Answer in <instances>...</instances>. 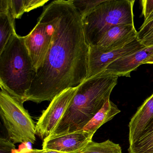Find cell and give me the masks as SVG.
Listing matches in <instances>:
<instances>
[{
  "label": "cell",
  "instance_id": "obj_3",
  "mask_svg": "<svg viewBox=\"0 0 153 153\" xmlns=\"http://www.w3.org/2000/svg\"><path fill=\"white\" fill-rule=\"evenodd\" d=\"M36 75L25 36L15 34L0 52L1 88L24 103Z\"/></svg>",
  "mask_w": 153,
  "mask_h": 153
},
{
  "label": "cell",
  "instance_id": "obj_14",
  "mask_svg": "<svg viewBox=\"0 0 153 153\" xmlns=\"http://www.w3.org/2000/svg\"><path fill=\"white\" fill-rule=\"evenodd\" d=\"M120 112L117 105L109 100L85 126L83 130L94 135L102 125L111 120Z\"/></svg>",
  "mask_w": 153,
  "mask_h": 153
},
{
  "label": "cell",
  "instance_id": "obj_7",
  "mask_svg": "<svg viewBox=\"0 0 153 153\" xmlns=\"http://www.w3.org/2000/svg\"><path fill=\"white\" fill-rule=\"evenodd\" d=\"M78 88V86L68 88L51 101L36 126V135L41 139L44 140L53 131L70 105Z\"/></svg>",
  "mask_w": 153,
  "mask_h": 153
},
{
  "label": "cell",
  "instance_id": "obj_16",
  "mask_svg": "<svg viewBox=\"0 0 153 153\" xmlns=\"http://www.w3.org/2000/svg\"><path fill=\"white\" fill-rule=\"evenodd\" d=\"M81 153H122L120 145L110 140L97 143L90 141Z\"/></svg>",
  "mask_w": 153,
  "mask_h": 153
},
{
  "label": "cell",
  "instance_id": "obj_5",
  "mask_svg": "<svg viewBox=\"0 0 153 153\" xmlns=\"http://www.w3.org/2000/svg\"><path fill=\"white\" fill-rule=\"evenodd\" d=\"M1 88L0 115L10 139L14 144H34L36 126L24 103Z\"/></svg>",
  "mask_w": 153,
  "mask_h": 153
},
{
  "label": "cell",
  "instance_id": "obj_12",
  "mask_svg": "<svg viewBox=\"0 0 153 153\" xmlns=\"http://www.w3.org/2000/svg\"><path fill=\"white\" fill-rule=\"evenodd\" d=\"M153 120V94L149 97L131 119L128 124L129 146L137 141Z\"/></svg>",
  "mask_w": 153,
  "mask_h": 153
},
{
  "label": "cell",
  "instance_id": "obj_6",
  "mask_svg": "<svg viewBox=\"0 0 153 153\" xmlns=\"http://www.w3.org/2000/svg\"><path fill=\"white\" fill-rule=\"evenodd\" d=\"M56 19L54 1L45 7L34 28L25 36V44L36 71L50 49Z\"/></svg>",
  "mask_w": 153,
  "mask_h": 153
},
{
  "label": "cell",
  "instance_id": "obj_19",
  "mask_svg": "<svg viewBox=\"0 0 153 153\" xmlns=\"http://www.w3.org/2000/svg\"><path fill=\"white\" fill-rule=\"evenodd\" d=\"M10 5L16 19H20L26 12L25 0H9Z\"/></svg>",
  "mask_w": 153,
  "mask_h": 153
},
{
  "label": "cell",
  "instance_id": "obj_4",
  "mask_svg": "<svg viewBox=\"0 0 153 153\" xmlns=\"http://www.w3.org/2000/svg\"><path fill=\"white\" fill-rule=\"evenodd\" d=\"M133 0H104L82 19L84 31L89 46H95L111 28L134 24Z\"/></svg>",
  "mask_w": 153,
  "mask_h": 153
},
{
  "label": "cell",
  "instance_id": "obj_22",
  "mask_svg": "<svg viewBox=\"0 0 153 153\" xmlns=\"http://www.w3.org/2000/svg\"><path fill=\"white\" fill-rule=\"evenodd\" d=\"M142 13L144 21L146 20L153 11V0H143L141 1Z\"/></svg>",
  "mask_w": 153,
  "mask_h": 153
},
{
  "label": "cell",
  "instance_id": "obj_26",
  "mask_svg": "<svg viewBox=\"0 0 153 153\" xmlns=\"http://www.w3.org/2000/svg\"><path fill=\"white\" fill-rule=\"evenodd\" d=\"M16 153H23V152H19V151H18L17 150L16 151Z\"/></svg>",
  "mask_w": 153,
  "mask_h": 153
},
{
  "label": "cell",
  "instance_id": "obj_24",
  "mask_svg": "<svg viewBox=\"0 0 153 153\" xmlns=\"http://www.w3.org/2000/svg\"><path fill=\"white\" fill-rule=\"evenodd\" d=\"M152 20H153V11L152 13H151V15L149 16L148 18L146 20H145V21H144V23L142 24V25H146V24L148 23L149 22H150V21H152Z\"/></svg>",
  "mask_w": 153,
  "mask_h": 153
},
{
  "label": "cell",
  "instance_id": "obj_20",
  "mask_svg": "<svg viewBox=\"0 0 153 153\" xmlns=\"http://www.w3.org/2000/svg\"><path fill=\"white\" fill-rule=\"evenodd\" d=\"M15 144L10 139L0 138V153H16Z\"/></svg>",
  "mask_w": 153,
  "mask_h": 153
},
{
  "label": "cell",
  "instance_id": "obj_8",
  "mask_svg": "<svg viewBox=\"0 0 153 153\" xmlns=\"http://www.w3.org/2000/svg\"><path fill=\"white\" fill-rule=\"evenodd\" d=\"M145 47L137 38L124 46L113 50H106L98 46H89L87 79L103 72L116 60L135 53Z\"/></svg>",
  "mask_w": 153,
  "mask_h": 153
},
{
  "label": "cell",
  "instance_id": "obj_2",
  "mask_svg": "<svg viewBox=\"0 0 153 153\" xmlns=\"http://www.w3.org/2000/svg\"><path fill=\"white\" fill-rule=\"evenodd\" d=\"M118 77L102 72L86 79L78 85L70 105L48 137L83 130L85 126L110 100Z\"/></svg>",
  "mask_w": 153,
  "mask_h": 153
},
{
  "label": "cell",
  "instance_id": "obj_18",
  "mask_svg": "<svg viewBox=\"0 0 153 153\" xmlns=\"http://www.w3.org/2000/svg\"><path fill=\"white\" fill-rule=\"evenodd\" d=\"M137 38L146 47L153 46V20L141 25L137 32Z\"/></svg>",
  "mask_w": 153,
  "mask_h": 153
},
{
  "label": "cell",
  "instance_id": "obj_1",
  "mask_svg": "<svg viewBox=\"0 0 153 153\" xmlns=\"http://www.w3.org/2000/svg\"><path fill=\"white\" fill-rule=\"evenodd\" d=\"M56 19L50 49L27 95L26 101H51L88 76L89 45L83 21L71 0L54 1Z\"/></svg>",
  "mask_w": 153,
  "mask_h": 153
},
{
  "label": "cell",
  "instance_id": "obj_11",
  "mask_svg": "<svg viewBox=\"0 0 153 153\" xmlns=\"http://www.w3.org/2000/svg\"><path fill=\"white\" fill-rule=\"evenodd\" d=\"M134 25L117 26L108 30L95 46L106 50H113L126 45L137 38Z\"/></svg>",
  "mask_w": 153,
  "mask_h": 153
},
{
  "label": "cell",
  "instance_id": "obj_9",
  "mask_svg": "<svg viewBox=\"0 0 153 153\" xmlns=\"http://www.w3.org/2000/svg\"><path fill=\"white\" fill-rule=\"evenodd\" d=\"M94 135L84 130L47 137L43 140L42 149L63 153H81L92 141Z\"/></svg>",
  "mask_w": 153,
  "mask_h": 153
},
{
  "label": "cell",
  "instance_id": "obj_21",
  "mask_svg": "<svg viewBox=\"0 0 153 153\" xmlns=\"http://www.w3.org/2000/svg\"><path fill=\"white\" fill-rule=\"evenodd\" d=\"M48 1V0H25L26 12L42 7Z\"/></svg>",
  "mask_w": 153,
  "mask_h": 153
},
{
  "label": "cell",
  "instance_id": "obj_23",
  "mask_svg": "<svg viewBox=\"0 0 153 153\" xmlns=\"http://www.w3.org/2000/svg\"><path fill=\"white\" fill-rule=\"evenodd\" d=\"M24 153H63L52 150H39L37 149H31L27 151H24Z\"/></svg>",
  "mask_w": 153,
  "mask_h": 153
},
{
  "label": "cell",
  "instance_id": "obj_25",
  "mask_svg": "<svg viewBox=\"0 0 153 153\" xmlns=\"http://www.w3.org/2000/svg\"><path fill=\"white\" fill-rule=\"evenodd\" d=\"M153 64V55L150 56L143 62V64Z\"/></svg>",
  "mask_w": 153,
  "mask_h": 153
},
{
  "label": "cell",
  "instance_id": "obj_17",
  "mask_svg": "<svg viewBox=\"0 0 153 153\" xmlns=\"http://www.w3.org/2000/svg\"><path fill=\"white\" fill-rule=\"evenodd\" d=\"M104 1V0H71V2L82 19H83Z\"/></svg>",
  "mask_w": 153,
  "mask_h": 153
},
{
  "label": "cell",
  "instance_id": "obj_15",
  "mask_svg": "<svg viewBox=\"0 0 153 153\" xmlns=\"http://www.w3.org/2000/svg\"><path fill=\"white\" fill-rule=\"evenodd\" d=\"M128 153H153V120L138 139L129 146Z\"/></svg>",
  "mask_w": 153,
  "mask_h": 153
},
{
  "label": "cell",
  "instance_id": "obj_10",
  "mask_svg": "<svg viewBox=\"0 0 153 153\" xmlns=\"http://www.w3.org/2000/svg\"><path fill=\"white\" fill-rule=\"evenodd\" d=\"M153 55V46L145 47L130 55L116 60L111 63L104 72L117 77H130L131 73Z\"/></svg>",
  "mask_w": 153,
  "mask_h": 153
},
{
  "label": "cell",
  "instance_id": "obj_13",
  "mask_svg": "<svg viewBox=\"0 0 153 153\" xmlns=\"http://www.w3.org/2000/svg\"><path fill=\"white\" fill-rule=\"evenodd\" d=\"M16 19L9 0H0V52L3 51L11 36L16 33Z\"/></svg>",
  "mask_w": 153,
  "mask_h": 153
}]
</instances>
